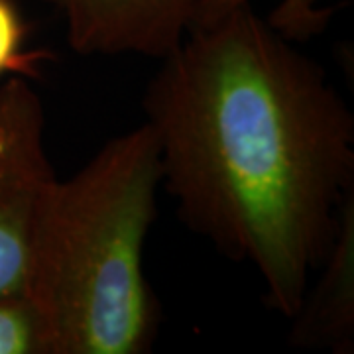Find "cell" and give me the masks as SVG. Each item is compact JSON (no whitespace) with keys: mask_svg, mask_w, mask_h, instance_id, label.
<instances>
[{"mask_svg":"<svg viewBox=\"0 0 354 354\" xmlns=\"http://www.w3.org/2000/svg\"><path fill=\"white\" fill-rule=\"evenodd\" d=\"M354 193L346 197L321 278L293 321L291 341L333 353L354 351Z\"/></svg>","mask_w":354,"mask_h":354,"instance_id":"5","label":"cell"},{"mask_svg":"<svg viewBox=\"0 0 354 354\" xmlns=\"http://www.w3.org/2000/svg\"><path fill=\"white\" fill-rule=\"evenodd\" d=\"M254 0H201L191 28L213 22L239 6H252ZM333 18V8L327 0H279L276 8L268 16V24L281 38L291 44H299L323 34Z\"/></svg>","mask_w":354,"mask_h":354,"instance_id":"6","label":"cell"},{"mask_svg":"<svg viewBox=\"0 0 354 354\" xmlns=\"http://www.w3.org/2000/svg\"><path fill=\"white\" fill-rule=\"evenodd\" d=\"M144 95L162 185L187 227L256 268L295 317L354 193V118L325 71L239 6L195 26Z\"/></svg>","mask_w":354,"mask_h":354,"instance_id":"1","label":"cell"},{"mask_svg":"<svg viewBox=\"0 0 354 354\" xmlns=\"http://www.w3.org/2000/svg\"><path fill=\"white\" fill-rule=\"evenodd\" d=\"M24 26L10 0H0V75L34 77L46 51H24Z\"/></svg>","mask_w":354,"mask_h":354,"instance_id":"8","label":"cell"},{"mask_svg":"<svg viewBox=\"0 0 354 354\" xmlns=\"http://www.w3.org/2000/svg\"><path fill=\"white\" fill-rule=\"evenodd\" d=\"M160 185V146L148 122L109 140L69 179H55L32 295L50 319L57 354L153 346L160 307L144 274V246Z\"/></svg>","mask_w":354,"mask_h":354,"instance_id":"2","label":"cell"},{"mask_svg":"<svg viewBox=\"0 0 354 354\" xmlns=\"http://www.w3.org/2000/svg\"><path fill=\"white\" fill-rule=\"evenodd\" d=\"M62 14L71 50L81 55L162 59L189 32L201 0H46Z\"/></svg>","mask_w":354,"mask_h":354,"instance_id":"4","label":"cell"},{"mask_svg":"<svg viewBox=\"0 0 354 354\" xmlns=\"http://www.w3.org/2000/svg\"><path fill=\"white\" fill-rule=\"evenodd\" d=\"M46 113L22 75L0 87V295H32L44 207L55 183Z\"/></svg>","mask_w":354,"mask_h":354,"instance_id":"3","label":"cell"},{"mask_svg":"<svg viewBox=\"0 0 354 354\" xmlns=\"http://www.w3.org/2000/svg\"><path fill=\"white\" fill-rule=\"evenodd\" d=\"M0 354H57L50 319L34 295H0Z\"/></svg>","mask_w":354,"mask_h":354,"instance_id":"7","label":"cell"}]
</instances>
